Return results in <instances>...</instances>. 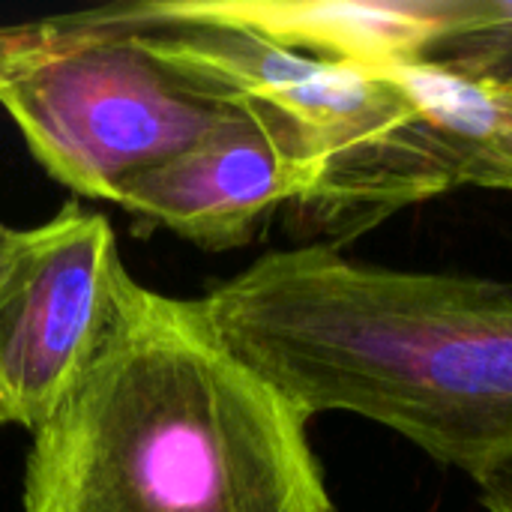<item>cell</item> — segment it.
Returning a JSON list of instances; mask_svg holds the SVG:
<instances>
[{
  "label": "cell",
  "mask_w": 512,
  "mask_h": 512,
  "mask_svg": "<svg viewBox=\"0 0 512 512\" xmlns=\"http://www.w3.org/2000/svg\"><path fill=\"white\" fill-rule=\"evenodd\" d=\"M201 306L306 420H372L477 483L512 465V285L303 243L261 255Z\"/></svg>",
  "instance_id": "6da1fadb"
},
{
  "label": "cell",
  "mask_w": 512,
  "mask_h": 512,
  "mask_svg": "<svg viewBox=\"0 0 512 512\" xmlns=\"http://www.w3.org/2000/svg\"><path fill=\"white\" fill-rule=\"evenodd\" d=\"M306 429L201 300L129 276L102 348L33 432L21 512H333Z\"/></svg>",
  "instance_id": "7a4b0ae2"
},
{
  "label": "cell",
  "mask_w": 512,
  "mask_h": 512,
  "mask_svg": "<svg viewBox=\"0 0 512 512\" xmlns=\"http://www.w3.org/2000/svg\"><path fill=\"white\" fill-rule=\"evenodd\" d=\"M123 12L153 54L297 138L312 177L300 210L315 228L351 237L456 189L426 123L378 69L285 48L201 0H138Z\"/></svg>",
  "instance_id": "3957f363"
},
{
  "label": "cell",
  "mask_w": 512,
  "mask_h": 512,
  "mask_svg": "<svg viewBox=\"0 0 512 512\" xmlns=\"http://www.w3.org/2000/svg\"><path fill=\"white\" fill-rule=\"evenodd\" d=\"M0 105L57 183L117 204L237 102L153 54L111 3L0 24Z\"/></svg>",
  "instance_id": "277c9868"
},
{
  "label": "cell",
  "mask_w": 512,
  "mask_h": 512,
  "mask_svg": "<svg viewBox=\"0 0 512 512\" xmlns=\"http://www.w3.org/2000/svg\"><path fill=\"white\" fill-rule=\"evenodd\" d=\"M129 270L99 213L63 204L0 288V423L39 432L117 318Z\"/></svg>",
  "instance_id": "5b68a950"
},
{
  "label": "cell",
  "mask_w": 512,
  "mask_h": 512,
  "mask_svg": "<svg viewBox=\"0 0 512 512\" xmlns=\"http://www.w3.org/2000/svg\"><path fill=\"white\" fill-rule=\"evenodd\" d=\"M312 177L297 138L237 102L207 135L135 177L117 204L147 225L222 252L249 243L285 204H303Z\"/></svg>",
  "instance_id": "8992f818"
},
{
  "label": "cell",
  "mask_w": 512,
  "mask_h": 512,
  "mask_svg": "<svg viewBox=\"0 0 512 512\" xmlns=\"http://www.w3.org/2000/svg\"><path fill=\"white\" fill-rule=\"evenodd\" d=\"M201 6L285 48L384 69L435 57L465 39L477 0H201Z\"/></svg>",
  "instance_id": "52a82bcc"
},
{
  "label": "cell",
  "mask_w": 512,
  "mask_h": 512,
  "mask_svg": "<svg viewBox=\"0 0 512 512\" xmlns=\"http://www.w3.org/2000/svg\"><path fill=\"white\" fill-rule=\"evenodd\" d=\"M435 138L459 186L512 192V75L453 57L378 69Z\"/></svg>",
  "instance_id": "ba28073f"
},
{
  "label": "cell",
  "mask_w": 512,
  "mask_h": 512,
  "mask_svg": "<svg viewBox=\"0 0 512 512\" xmlns=\"http://www.w3.org/2000/svg\"><path fill=\"white\" fill-rule=\"evenodd\" d=\"M480 504L486 512H512V465L480 480Z\"/></svg>",
  "instance_id": "9c48e42d"
},
{
  "label": "cell",
  "mask_w": 512,
  "mask_h": 512,
  "mask_svg": "<svg viewBox=\"0 0 512 512\" xmlns=\"http://www.w3.org/2000/svg\"><path fill=\"white\" fill-rule=\"evenodd\" d=\"M33 240V228H9L0 225V288L6 285L9 273L15 270L18 258L24 255V249Z\"/></svg>",
  "instance_id": "30bf717a"
},
{
  "label": "cell",
  "mask_w": 512,
  "mask_h": 512,
  "mask_svg": "<svg viewBox=\"0 0 512 512\" xmlns=\"http://www.w3.org/2000/svg\"><path fill=\"white\" fill-rule=\"evenodd\" d=\"M510 75H512V72H510Z\"/></svg>",
  "instance_id": "8fae6325"
}]
</instances>
